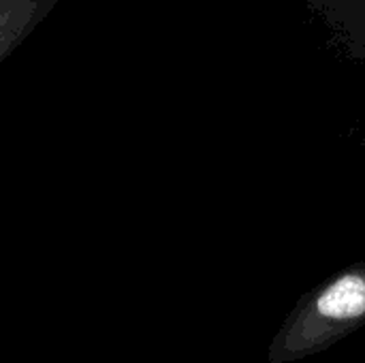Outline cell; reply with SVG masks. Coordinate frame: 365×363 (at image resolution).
I'll list each match as a JSON object with an SVG mask.
<instances>
[{
    "label": "cell",
    "instance_id": "cell-3",
    "mask_svg": "<svg viewBox=\"0 0 365 363\" xmlns=\"http://www.w3.org/2000/svg\"><path fill=\"white\" fill-rule=\"evenodd\" d=\"M361 143H364V145H365V135H364V139H361Z\"/></svg>",
    "mask_w": 365,
    "mask_h": 363
},
{
    "label": "cell",
    "instance_id": "cell-1",
    "mask_svg": "<svg viewBox=\"0 0 365 363\" xmlns=\"http://www.w3.org/2000/svg\"><path fill=\"white\" fill-rule=\"evenodd\" d=\"M361 327H365V259L331 274L297 300L267 349V362H304Z\"/></svg>",
    "mask_w": 365,
    "mask_h": 363
},
{
    "label": "cell",
    "instance_id": "cell-2",
    "mask_svg": "<svg viewBox=\"0 0 365 363\" xmlns=\"http://www.w3.org/2000/svg\"><path fill=\"white\" fill-rule=\"evenodd\" d=\"M56 0H0V60L45 17Z\"/></svg>",
    "mask_w": 365,
    "mask_h": 363
}]
</instances>
